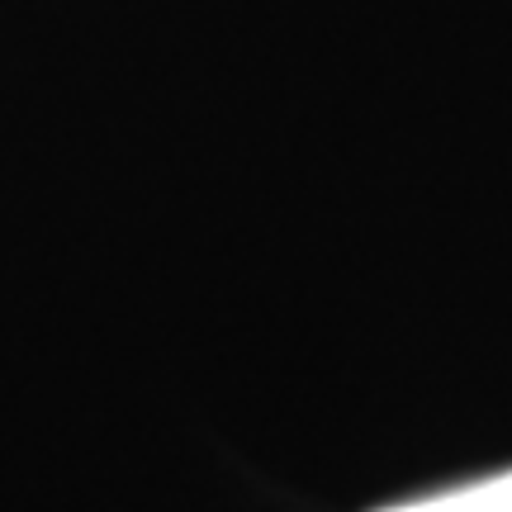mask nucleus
Listing matches in <instances>:
<instances>
[{
    "label": "nucleus",
    "mask_w": 512,
    "mask_h": 512,
    "mask_svg": "<svg viewBox=\"0 0 512 512\" xmlns=\"http://www.w3.org/2000/svg\"><path fill=\"white\" fill-rule=\"evenodd\" d=\"M380 512H512V470H498L475 484H456L441 494H422L408 503H389Z\"/></svg>",
    "instance_id": "obj_1"
}]
</instances>
